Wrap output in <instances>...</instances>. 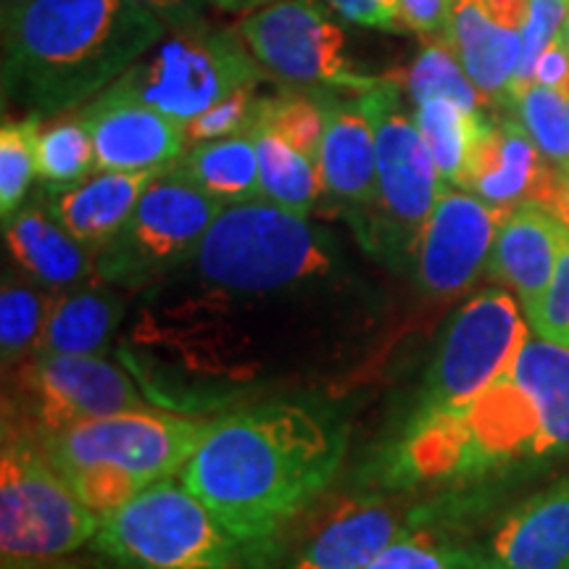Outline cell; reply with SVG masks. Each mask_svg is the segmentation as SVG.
<instances>
[{
    "label": "cell",
    "instance_id": "cell-1",
    "mask_svg": "<svg viewBox=\"0 0 569 569\" xmlns=\"http://www.w3.org/2000/svg\"><path fill=\"white\" fill-rule=\"evenodd\" d=\"M346 436L303 403H267L213 422L180 480L232 532L277 540L330 486Z\"/></svg>",
    "mask_w": 569,
    "mask_h": 569
},
{
    "label": "cell",
    "instance_id": "cell-2",
    "mask_svg": "<svg viewBox=\"0 0 569 569\" xmlns=\"http://www.w3.org/2000/svg\"><path fill=\"white\" fill-rule=\"evenodd\" d=\"M569 451V348L528 338L515 361L457 415L411 425L390 451L396 482L472 480Z\"/></svg>",
    "mask_w": 569,
    "mask_h": 569
},
{
    "label": "cell",
    "instance_id": "cell-3",
    "mask_svg": "<svg viewBox=\"0 0 569 569\" xmlns=\"http://www.w3.org/2000/svg\"><path fill=\"white\" fill-rule=\"evenodd\" d=\"M167 34L134 0H30L3 21V101L38 117L74 111Z\"/></svg>",
    "mask_w": 569,
    "mask_h": 569
},
{
    "label": "cell",
    "instance_id": "cell-4",
    "mask_svg": "<svg viewBox=\"0 0 569 569\" xmlns=\"http://www.w3.org/2000/svg\"><path fill=\"white\" fill-rule=\"evenodd\" d=\"M211 427L209 419L138 409L34 438L84 507L106 517L146 488L180 475Z\"/></svg>",
    "mask_w": 569,
    "mask_h": 569
},
{
    "label": "cell",
    "instance_id": "cell-5",
    "mask_svg": "<svg viewBox=\"0 0 569 569\" xmlns=\"http://www.w3.org/2000/svg\"><path fill=\"white\" fill-rule=\"evenodd\" d=\"M92 546L122 569H274L277 540L232 532L180 480H161L101 517Z\"/></svg>",
    "mask_w": 569,
    "mask_h": 569
},
{
    "label": "cell",
    "instance_id": "cell-6",
    "mask_svg": "<svg viewBox=\"0 0 569 569\" xmlns=\"http://www.w3.org/2000/svg\"><path fill=\"white\" fill-rule=\"evenodd\" d=\"M190 261L211 288L272 293L330 274L336 251L309 219L259 198L224 206Z\"/></svg>",
    "mask_w": 569,
    "mask_h": 569
},
{
    "label": "cell",
    "instance_id": "cell-7",
    "mask_svg": "<svg viewBox=\"0 0 569 569\" xmlns=\"http://www.w3.org/2000/svg\"><path fill=\"white\" fill-rule=\"evenodd\" d=\"M101 517L84 507L27 427L6 419L0 457L3 569H46L92 543Z\"/></svg>",
    "mask_w": 569,
    "mask_h": 569
},
{
    "label": "cell",
    "instance_id": "cell-8",
    "mask_svg": "<svg viewBox=\"0 0 569 569\" xmlns=\"http://www.w3.org/2000/svg\"><path fill=\"white\" fill-rule=\"evenodd\" d=\"M377 134V201L356 219V234L369 251L390 261L415 259L419 234L446 182L415 119L401 109L398 84L382 80L359 92Z\"/></svg>",
    "mask_w": 569,
    "mask_h": 569
},
{
    "label": "cell",
    "instance_id": "cell-9",
    "mask_svg": "<svg viewBox=\"0 0 569 569\" xmlns=\"http://www.w3.org/2000/svg\"><path fill=\"white\" fill-rule=\"evenodd\" d=\"M264 67L238 30L184 27L163 38L117 84L174 122L188 124L246 84H261Z\"/></svg>",
    "mask_w": 569,
    "mask_h": 569
},
{
    "label": "cell",
    "instance_id": "cell-10",
    "mask_svg": "<svg viewBox=\"0 0 569 569\" xmlns=\"http://www.w3.org/2000/svg\"><path fill=\"white\" fill-rule=\"evenodd\" d=\"M528 338L517 298L507 288L469 298L440 338L407 427L467 409L515 361Z\"/></svg>",
    "mask_w": 569,
    "mask_h": 569
},
{
    "label": "cell",
    "instance_id": "cell-11",
    "mask_svg": "<svg viewBox=\"0 0 569 569\" xmlns=\"http://www.w3.org/2000/svg\"><path fill=\"white\" fill-rule=\"evenodd\" d=\"M224 206L167 167L134 206L117 238L96 256V277L138 290L190 261Z\"/></svg>",
    "mask_w": 569,
    "mask_h": 569
},
{
    "label": "cell",
    "instance_id": "cell-12",
    "mask_svg": "<svg viewBox=\"0 0 569 569\" xmlns=\"http://www.w3.org/2000/svg\"><path fill=\"white\" fill-rule=\"evenodd\" d=\"M238 32L267 74L290 88L367 92L382 82L351 61L346 32L322 0H274L246 17Z\"/></svg>",
    "mask_w": 569,
    "mask_h": 569
},
{
    "label": "cell",
    "instance_id": "cell-13",
    "mask_svg": "<svg viewBox=\"0 0 569 569\" xmlns=\"http://www.w3.org/2000/svg\"><path fill=\"white\" fill-rule=\"evenodd\" d=\"M17 396L32 436L146 409L134 382L103 356L34 353L17 372Z\"/></svg>",
    "mask_w": 569,
    "mask_h": 569
},
{
    "label": "cell",
    "instance_id": "cell-14",
    "mask_svg": "<svg viewBox=\"0 0 569 569\" xmlns=\"http://www.w3.org/2000/svg\"><path fill=\"white\" fill-rule=\"evenodd\" d=\"M507 213L469 190L446 184L411 259L419 288L436 298H451L467 290L488 267L498 227Z\"/></svg>",
    "mask_w": 569,
    "mask_h": 569
},
{
    "label": "cell",
    "instance_id": "cell-15",
    "mask_svg": "<svg viewBox=\"0 0 569 569\" xmlns=\"http://www.w3.org/2000/svg\"><path fill=\"white\" fill-rule=\"evenodd\" d=\"M80 117L96 146L98 169L109 172L167 169L188 148L184 124L142 103L117 82L92 98Z\"/></svg>",
    "mask_w": 569,
    "mask_h": 569
},
{
    "label": "cell",
    "instance_id": "cell-16",
    "mask_svg": "<svg viewBox=\"0 0 569 569\" xmlns=\"http://www.w3.org/2000/svg\"><path fill=\"white\" fill-rule=\"evenodd\" d=\"M549 163L517 117H486L461 190L503 211L525 203L551 209L559 190V169Z\"/></svg>",
    "mask_w": 569,
    "mask_h": 569
},
{
    "label": "cell",
    "instance_id": "cell-17",
    "mask_svg": "<svg viewBox=\"0 0 569 569\" xmlns=\"http://www.w3.org/2000/svg\"><path fill=\"white\" fill-rule=\"evenodd\" d=\"M530 0H453L446 40L486 106H509Z\"/></svg>",
    "mask_w": 569,
    "mask_h": 569
},
{
    "label": "cell",
    "instance_id": "cell-18",
    "mask_svg": "<svg viewBox=\"0 0 569 569\" xmlns=\"http://www.w3.org/2000/svg\"><path fill=\"white\" fill-rule=\"evenodd\" d=\"M325 109V134L319 148V174L325 193L361 219L377 201V134L375 122L359 101L317 90Z\"/></svg>",
    "mask_w": 569,
    "mask_h": 569
},
{
    "label": "cell",
    "instance_id": "cell-19",
    "mask_svg": "<svg viewBox=\"0 0 569 569\" xmlns=\"http://www.w3.org/2000/svg\"><path fill=\"white\" fill-rule=\"evenodd\" d=\"M569 240V227L540 203L517 206L498 227L488 274L511 288L530 317L549 290L553 269Z\"/></svg>",
    "mask_w": 569,
    "mask_h": 569
},
{
    "label": "cell",
    "instance_id": "cell-20",
    "mask_svg": "<svg viewBox=\"0 0 569 569\" xmlns=\"http://www.w3.org/2000/svg\"><path fill=\"white\" fill-rule=\"evenodd\" d=\"M161 172L163 169L153 172L98 169V174L84 177L74 184H61V188L46 184L42 203L92 256H98L117 238L148 184Z\"/></svg>",
    "mask_w": 569,
    "mask_h": 569
},
{
    "label": "cell",
    "instance_id": "cell-21",
    "mask_svg": "<svg viewBox=\"0 0 569 569\" xmlns=\"http://www.w3.org/2000/svg\"><path fill=\"white\" fill-rule=\"evenodd\" d=\"M482 557L490 569H569V478L511 511Z\"/></svg>",
    "mask_w": 569,
    "mask_h": 569
},
{
    "label": "cell",
    "instance_id": "cell-22",
    "mask_svg": "<svg viewBox=\"0 0 569 569\" xmlns=\"http://www.w3.org/2000/svg\"><path fill=\"white\" fill-rule=\"evenodd\" d=\"M401 532L393 509L380 498H348L319 522L284 569H365Z\"/></svg>",
    "mask_w": 569,
    "mask_h": 569
},
{
    "label": "cell",
    "instance_id": "cell-23",
    "mask_svg": "<svg viewBox=\"0 0 569 569\" xmlns=\"http://www.w3.org/2000/svg\"><path fill=\"white\" fill-rule=\"evenodd\" d=\"M6 246L24 274L48 290H67L88 282L96 272L92 256L80 240L53 217L46 203L19 209L3 224Z\"/></svg>",
    "mask_w": 569,
    "mask_h": 569
},
{
    "label": "cell",
    "instance_id": "cell-24",
    "mask_svg": "<svg viewBox=\"0 0 569 569\" xmlns=\"http://www.w3.org/2000/svg\"><path fill=\"white\" fill-rule=\"evenodd\" d=\"M119 290V288H117ZM113 284L80 282L53 296L38 353L101 356L122 322L127 301Z\"/></svg>",
    "mask_w": 569,
    "mask_h": 569
},
{
    "label": "cell",
    "instance_id": "cell-25",
    "mask_svg": "<svg viewBox=\"0 0 569 569\" xmlns=\"http://www.w3.org/2000/svg\"><path fill=\"white\" fill-rule=\"evenodd\" d=\"M174 169L222 206L261 198L259 156L251 132L196 142L174 161Z\"/></svg>",
    "mask_w": 569,
    "mask_h": 569
},
{
    "label": "cell",
    "instance_id": "cell-26",
    "mask_svg": "<svg viewBox=\"0 0 569 569\" xmlns=\"http://www.w3.org/2000/svg\"><path fill=\"white\" fill-rule=\"evenodd\" d=\"M251 134L259 156L261 198L298 217H309L325 193L319 161L298 151L264 124H253Z\"/></svg>",
    "mask_w": 569,
    "mask_h": 569
},
{
    "label": "cell",
    "instance_id": "cell-27",
    "mask_svg": "<svg viewBox=\"0 0 569 569\" xmlns=\"http://www.w3.org/2000/svg\"><path fill=\"white\" fill-rule=\"evenodd\" d=\"M415 122L430 148L432 159L448 188H465V177L478 146L486 113L467 111L451 101L417 106Z\"/></svg>",
    "mask_w": 569,
    "mask_h": 569
},
{
    "label": "cell",
    "instance_id": "cell-28",
    "mask_svg": "<svg viewBox=\"0 0 569 569\" xmlns=\"http://www.w3.org/2000/svg\"><path fill=\"white\" fill-rule=\"evenodd\" d=\"M407 92L415 106L430 101H451L467 111L486 109V98L478 84L469 80L459 56L446 38L430 40L407 71Z\"/></svg>",
    "mask_w": 569,
    "mask_h": 569
},
{
    "label": "cell",
    "instance_id": "cell-29",
    "mask_svg": "<svg viewBox=\"0 0 569 569\" xmlns=\"http://www.w3.org/2000/svg\"><path fill=\"white\" fill-rule=\"evenodd\" d=\"M51 303L53 296L40 290L38 284L19 280V277H3V288H0V353H3L6 367L19 365L21 359L40 351Z\"/></svg>",
    "mask_w": 569,
    "mask_h": 569
},
{
    "label": "cell",
    "instance_id": "cell-30",
    "mask_svg": "<svg viewBox=\"0 0 569 569\" xmlns=\"http://www.w3.org/2000/svg\"><path fill=\"white\" fill-rule=\"evenodd\" d=\"M42 117L6 119L0 127V217L9 222L24 203L27 190L38 177V138Z\"/></svg>",
    "mask_w": 569,
    "mask_h": 569
},
{
    "label": "cell",
    "instance_id": "cell-31",
    "mask_svg": "<svg viewBox=\"0 0 569 569\" xmlns=\"http://www.w3.org/2000/svg\"><path fill=\"white\" fill-rule=\"evenodd\" d=\"M98 169L96 146L82 117L61 119L38 138V177L51 188L74 184Z\"/></svg>",
    "mask_w": 569,
    "mask_h": 569
},
{
    "label": "cell",
    "instance_id": "cell-32",
    "mask_svg": "<svg viewBox=\"0 0 569 569\" xmlns=\"http://www.w3.org/2000/svg\"><path fill=\"white\" fill-rule=\"evenodd\" d=\"M538 151L561 169L569 163V96L532 82L509 103Z\"/></svg>",
    "mask_w": 569,
    "mask_h": 569
},
{
    "label": "cell",
    "instance_id": "cell-33",
    "mask_svg": "<svg viewBox=\"0 0 569 569\" xmlns=\"http://www.w3.org/2000/svg\"><path fill=\"white\" fill-rule=\"evenodd\" d=\"M253 124H264L282 134L290 146L319 161L325 134V109L317 90L261 96Z\"/></svg>",
    "mask_w": 569,
    "mask_h": 569
},
{
    "label": "cell",
    "instance_id": "cell-34",
    "mask_svg": "<svg viewBox=\"0 0 569 569\" xmlns=\"http://www.w3.org/2000/svg\"><path fill=\"white\" fill-rule=\"evenodd\" d=\"M365 569H490L482 551H469L465 546L427 530H403L386 551Z\"/></svg>",
    "mask_w": 569,
    "mask_h": 569
},
{
    "label": "cell",
    "instance_id": "cell-35",
    "mask_svg": "<svg viewBox=\"0 0 569 569\" xmlns=\"http://www.w3.org/2000/svg\"><path fill=\"white\" fill-rule=\"evenodd\" d=\"M569 0H530V17L522 32V51H519V63L515 82H511L509 103L536 82V69L540 56L546 53V48L559 38L565 30Z\"/></svg>",
    "mask_w": 569,
    "mask_h": 569
},
{
    "label": "cell",
    "instance_id": "cell-36",
    "mask_svg": "<svg viewBox=\"0 0 569 569\" xmlns=\"http://www.w3.org/2000/svg\"><path fill=\"white\" fill-rule=\"evenodd\" d=\"M259 101H261L259 84H246V88L234 90L232 96L224 98L222 103L211 106L209 111H203L201 117L193 119V122L184 124L188 148L196 146V142L232 138V134L251 132L256 113H259Z\"/></svg>",
    "mask_w": 569,
    "mask_h": 569
},
{
    "label": "cell",
    "instance_id": "cell-37",
    "mask_svg": "<svg viewBox=\"0 0 569 569\" xmlns=\"http://www.w3.org/2000/svg\"><path fill=\"white\" fill-rule=\"evenodd\" d=\"M528 322L538 332V338L569 348V240L559 256L557 269H553L549 290L538 309L528 317Z\"/></svg>",
    "mask_w": 569,
    "mask_h": 569
},
{
    "label": "cell",
    "instance_id": "cell-38",
    "mask_svg": "<svg viewBox=\"0 0 569 569\" xmlns=\"http://www.w3.org/2000/svg\"><path fill=\"white\" fill-rule=\"evenodd\" d=\"M453 0H398L401 30L415 32L419 38H446L451 24Z\"/></svg>",
    "mask_w": 569,
    "mask_h": 569
},
{
    "label": "cell",
    "instance_id": "cell-39",
    "mask_svg": "<svg viewBox=\"0 0 569 569\" xmlns=\"http://www.w3.org/2000/svg\"><path fill=\"white\" fill-rule=\"evenodd\" d=\"M338 17L380 32H403L398 0H327Z\"/></svg>",
    "mask_w": 569,
    "mask_h": 569
},
{
    "label": "cell",
    "instance_id": "cell-40",
    "mask_svg": "<svg viewBox=\"0 0 569 569\" xmlns=\"http://www.w3.org/2000/svg\"><path fill=\"white\" fill-rule=\"evenodd\" d=\"M134 3L153 11L169 27V32H174L184 30V27L203 24L206 11L213 6V0H134Z\"/></svg>",
    "mask_w": 569,
    "mask_h": 569
},
{
    "label": "cell",
    "instance_id": "cell-41",
    "mask_svg": "<svg viewBox=\"0 0 569 569\" xmlns=\"http://www.w3.org/2000/svg\"><path fill=\"white\" fill-rule=\"evenodd\" d=\"M536 82L543 84V88L559 90L569 96V48L565 46V40H561V34L546 48V53L540 56Z\"/></svg>",
    "mask_w": 569,
    "mask_h": 569
},
{
    "label": "cell",
    "instance_id": "cell-42",
    "mask_svg": "<svg viewBox=\"0 0 569 569\" xmlns=\"http://www.w3.org/2000/svg\"><path fill=\"white\" fill-rule=\"evenodd\" d=\"M274 3V0H213L217 9H222L227 13H248V11H259L264 6Z\"/></svg>",
    "mask_w": 569,
    "mask_h": 569
},
{
    "label": "cell",
    "instance_id": "cell-43",
    "mask_svg": "<svg viewBox=\"0 0 569 569\" xmlns=\"http://www.w3.org/2000/svg\"><path fill=\"white\" fill-rule=\"evenodd\" d=\"M551 211L557 213V217L561 219L569 227V196L561 190V180H559V190H557V198H553L551 203Z\"/></svg>",
    "mask_w": 569,
    "mask_h": 569
},
{
    "label": "cell",
    "instance_id": "cell-44",
    "mask_svg": "<svg viewBox=\"0 0 569 569\" xmlns=\"http://www.w3.org/2000/svg\"><path fill=\"white\" fill-rule=\"evenodd\" d=\"M30 0H0V13H3V21L11 19L13 13H17L21 6H27Z\"/></svg>",
    "mask_w": 569,
    "mask_h": 569
},
{
    "label": "cell",
    "instance_id": "cell-45",
    "mask_svg": "<svg viewBox=\"0 0 569 569\" xmlns=\"http://www.w3.org/2000/svg\"><path fill=\"white\" fill-rule=\"evenodd\" d=\"M559 180H561V190H565V193L569 196V163H567V167L559 169Z\"/></svg>",
    "mask_w": 569,
    "mask_h": 569
},
{
    "label": "cell",
    "instance_id": "cell-46",
    "mask_svg": "<svg viewBox=\"0 0 569 569\" xmlns=\"http://www.w3.org/2000/svg\"><path fill=\"white\" fill-rule=\"evenodd\" d=\"M561 40H565V46L569 48V9H567V19H565V30H561Z\"/></svg>",
    "mask_w": 569,
    "mask_h": 569
},
{
    "label": "cell",
    "instance_id": "cell-47",
    "mask_svg": "<svg viewBox=\"0 0 569 569\" xmlns=\"http://www.w3.org/2000/svg\"><path fill=\"white\" fill-rule=\"evenodd\" d=\"M46 569H88V567H77V565H59V567H46Z\"/></svg>",
    "mask_w": 569,
    "mask_h": 569
}]
</instances>
